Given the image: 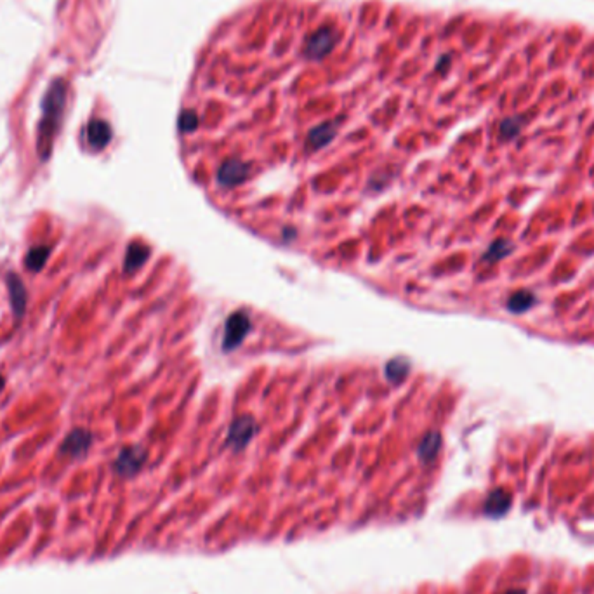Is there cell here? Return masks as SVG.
Returning a JSON list of instances; mask_svg holds the SVG:
<instances>
[{"mask_svg":"<svg viewBox=\"0 0 594 594\" xmlns=\"http://www.w3.org/2000/svg\"><path fill=\"white\" fill-rule=\"evenodd\" d=\"M49 254H51V249L47 245H38V247H33L28 252L26 258H24V265H26L30 272H40L45 263H47Z\"/></svg>","mask_w":594,"mask_h":594,"instance_id":"8","label":"cell"},{"mask_svg":"<svg viewBox=\"0 0 594 594\" xmlns=\"http://www.w3.org/2000/svg\"><path fill=\"white\" fill-rule=\"evenodd\" d=\"M511 251H513L511 244H508L506 240H497L495 244H492L490 249H488L485 259H487L488 263H497L501 261V259H504L506 256H509V252Z\"/></svg>","mask_w":594,"mask_h":594,"instance_id":"9","label":"cell"},{"mask_svg":"<svg viewBox=\"0 0 594 594\" xmlns=\"http://www.w3.org/2000/svg\"><path fill=\"white\" fill-rule=\"evenodd\" d=\"M93 444V435L86 430H73L61 444V453L68 457H82Z\"/></svg>","mask_w":594,"mask_h":594,"instance_id":"4","label":"cell"},{"mask_svg":"<svg viewBox=\"0 0 594 594\" xmlns=\"http://www.w3.org/2000/svg\"><path fill=\"white\" fill-rule=\"evenodd\" d=\"M143 462H145V453L139 448H127L122 450L120 455L117 457L114 464V469L117 471L120 476H132L141 469Z\"/></svg>","mask_w":594,"mask_h":594,"instance_id":"3","label":"cell"},{"mask_svg":"<svg viewBox=\"0 0 594 594\" xmlns=\"http://www.w3.org/2000/svg\"><path fill=\"white\" fill-rule=\"evenodd\" d=\"M537 302L536 294L530 292V290H518V292L511 294V297L508 299V309L516 315H522V313L529 311L530 308H533Z\"/></svg>","mask_w":594,"mask_h":594,"instance_id":"7","label":"cell"},{"mask_svg":"<svg viewBox=\"0 0 594 594\" xmlns=\"http://www.w3.org/2000/svg\"><path fill=\"white\" fill-rule=\"evenodd\" d=\"M66 104V84L63 80H56L51 84L49 91L42 100V118L38 124L37 150L42 160H47L51 155L52 143L61 127L63 111Z\"/></svg>","mask_w":594,"mask_h":594,"instance_id":"1","label":"cell"},{"mask_svg":"<svg viewBox=\"0 0 594 594\" xmlns=\"http://www.w3.org/2000/svg\"><path fill=\"white\" fill-rule=\"evenodd\" d=\"M522 131V120L518 118H508L501 124V136L504 139H513Z\"/></svg>","mask_w":594,"mask_h":594,"instance_id":"10","label":"cell"},{"mask_svg":"<svg viewBox=\"0 0 594 594\" xmlns=\"http://www.w3.org/2000/svg\"><path fill=\"white\" fill-rule=\"evenodd\" d=\"M502 594H526V591L525 589H509V591H506Z\"/></svg>","mask_w":594,"mask_h":594,"instance_id":"11","label":"cell"},{"mask_svg":"<svg viewBox=\"0 0 594 594\" xmlns=\"http://www.w3.org/2000/svg\"><path fill=\"white\" fill-rule=\"evenodd\" d=\"M513 506V497L504 488H495L488 494L487 501L483 506V515L488 518H502L508 515Z\"/></svg>","mask_w":594,"mask_h":594,"instance_id":"2","label":"cell"},{"mask_svg":"<svg viewBox=\"0 0 594 594\" xmlns=\"http://www.w3.org/2000/svg\"><path fill=\"white\" fill-rule=\"evenodd\" d=\"M86 134H87V141H89V145L96 150L104 148L111 138L110 125L103 120H91L86 129Z\"/></svg>","mask_w":594,"mask_h":594,"instance_id":"5","label":"cell"},{"mask_svg":"<svg viewBox=\"0 0 594 594\" xmlns=\"http://www.w3.org/2000/svg\"><path fill=\"white\" fill-rule=\"evenodd\" d=\"M3 384H6V381H3V377H2V375H0V389L3 388Z\"/></svg>","mask_w":594,"mask_h":594,"instance_id":"12","label":"cell"},{"mask_svg":"<svg viewBox=\"0 0 594 594\" xmlns=\"http://www.w3.org/2000/svg\"><path fill=\"white\" fill-rule=\"evenodd\" d=\"M7 289H9L10 304H13L14 313H16V316H21L24 306H26V289H24L19 276L14 275V273L7 275Z\"/></svg>","mask_w":594,"mask_h":594,"instance_id":"6","label":"cell"}]
</instances>
